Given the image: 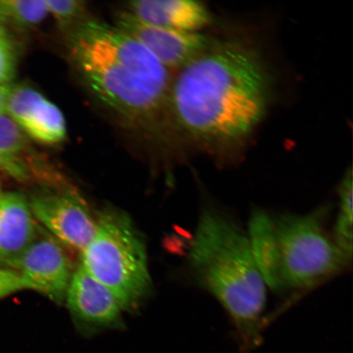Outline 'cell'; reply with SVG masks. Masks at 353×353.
<instances>
[{
	"label": "cell",
	"instance_id": "cell-9",
	"mask_svg": "<svg viewBox=\"0 0 353 353\" xmlns=\"http://www.w3.org/2000/svg\"><path fill=\"white\" fill-rule=\"evenodd\" d=\"M26 288L52 301H64L73 275L72 263L63 246L50 236H38L16 268Z\"/></svg>",
	"mask_w": 353,
	"mask_h": 353
},
{
	"label": "cell",
	"instance_id": "cell-3",
	"mask_svg": "<svg viewBox=\"0 0 353 353\" xmlns=\"http://www.w3.org/2000/svg\"><path fill=\"white\" fill-rule=\"evenodd\" d=\"M190 267L196 280L222 304L236 329L241 353H251L260 342L266 284L248 235L229 217L203 209L190 250Z\"/></svg>",
	"mask_w": 353,
	"mask_h": 353
},
{
	"label": "cell",
	"instance_id": "cell-16",
	"mask_svg": "<svg viewBox=\"0 0 353 353\" xmlns=\"http://www.w3.org/2000/svg\"><path fill=\"white\" fill-rule=\"evenodd\" d=\"M48 14L68 32L87 19L85 3L77 0H46Z\"/></svg>",
	"mask_w": 353,
	"mask_h": 353
},
{
	"label": "cell",
	"instance_id": "cell-2",
	"mask_svg": "<svg viewBox=\"0 0 353 353\" xmlns=\"http://www.w3.org/2000/svg\"><path fill=\"white\" fill-rule=\"evenodd\" d=\"M68 59L87 90L131 129L157 132L170 108L168 70L117 26L87 19L65 32Z\"/></svg>",
	"mask_w": 353,
	"mask_h": 353
},
{
	"label": "cell",
	"instance_id": "cell-17",
	"mask_svg": "<svg viewBox=\"0 0 353 353\" xmlns=\"http://www.w3.org/2000/svg\"><path fill=\"white\" fill-rule=\"evenodd\" d=\"M19 54L8 30L0 32V85H10L17 74Z\"/></svg>",
	"mask_w": 353,
	"mask_h": 353
},
{
	"label": "cell",
	"instance_id": "cell-12",
	"mask_svg": "<svg viewBox=\"0 0 353 353\" xmlns=\"http://www.w3.org/2000/svg\"><path fill=\"white\" fill-rule=\"evenodd\" d=\"M125 11L145 23L180 32H198L212 21L208 8L192 0H141L128 3Z\"/></svg>",
	"mask_w": 353,
	"mask_h": 353
},
{
	"label": "cell",
	"instance_id": "cell-20",
	"mask_svg": "<svg viewBox=\"0 0 353 353\" xmlns=\"http://www.w3.org/2000/svg\"><path fill=\"white\" fill-rule=\"evenodd\" d=\"M2 30H7L6 25L4 23V21L2 19V17L0 16V32H2Z\"/></svg>",
	"mask_w": 353,
	"mask_h": 353
},
{
	"label": "cell",
	"instance_id": "cell-13",
	"mask_svg": "<svg viewBox=\"0 0 353 353\" xmlns=\"http://www.w3.org/2000/svg\"><path fill=\"white\" fill-rule=\"evenodd\" d=\"M29 148L26 137L7 114H0V170L12 178H29Z\"/></svg>",
	"mask_w": 353,
	"mask_h": 353
},
{
	"label": "cell",
	"instance_id": "cell-21",
	"mask_svg": "<svg viewBox=\"0 0 353 353\" xmlns=\"http://www.w3.org/2000/svg\"><path fill=\"white\" fill-rule=\"evenodd\" d=\"M3 192H1V188H0V197H1Z\"/></svg>",
	"mask_w": 353,
	"mask_h": 353
},
{
	"label": "cell",
	"instance_id": "cell-19",
	"mask_svg": "<svg viewBox=\"0 0 353 353\" xmlns=\"http://www.w3.org/2000/svg\"><path fill=\"white\" fill-rule=\"evenodd\" d=\"M12 85H0V114H6L8 96H10Z\"/></svg>",
	"mask_w": 353,
	"mask_h": 353
},
{
	"label": "cell",
	"instance_id": "cell-10",
	"mask_svg": "<svg viewBox=\"0 0 353 353\" xmlns=\"http://www.w3.org/2000/svg\"><path fill=\"white\" fill-rule=\"evenodd\" d=\"M6 114L26 135L39 143L57 145L65 139L63 112L32 87L12 85Z\"/></svg>",
	"mask_w": 353,
	"mask_h": 353
},
{
	"label": "cell",
	"instance_id": "cell-4",
	"mask_svg": "<svg viewBox=\"0 0 353 353\" xmlns=\"http://www.w3.org/2000/svg\"><path fill=\"white\" fill-rule=\"evenodd\" d=\"M325 213L272 217L274 267L269 288L277 293L310 290L352 263L325 228Z\"/></svg>",
	"mask_w": 353,
	"mask_h": 353
},
{
	"label": "cell",
	"instance_id": "cell-5",
	"mask_svg": "<svg viewBox=\"0 0 353 353\" xmlns=\"http://www.w3.org/2000/svg\"><path fill=\"white\" fill-rule=\"evenodd\" d=\"M81 266L112 292L123 310L138 307L151 288L143 238L125 214L109 210L97 220Z\"/></svg>",
	"mask_w": 353,
	"mask_h": 353
},
{
	"label": "cell",
	"instance_id": "cell-15",
	"mask_svg": "<svg viewBox=\"0 0 353 353\" xmlns=\"http://www.w3.org/2000/svg\"><path fill=\"white\" fill-rule=\"evenodd\" d=\"M352 170H350L339 185V209L332 233L339 248L350 259H352Z\"/></svg>",
	"mask_w": 353,
	"mask_h": 353
},
{
	"label": "cell",
	"instance_id": "cell-18",
	"mask_svg": "<svg viewBox=\"0 0 353 353\" xmlns=\"http://www.w3.org/2000/svg\"><path fill=\"white\" fill-rule=\"evenodd\" d=\"M22 290L28 288L19 272L0 268V299Z\"/></svg>",
	"mask_w": 353,
	"mask_h": 353
},
{
	"label": "cell",
	"instance_id": "cell-1",
	"mask_svg": "<svg viewBox=\"0 0 353 353\" xmlns=\"http://www.w3.org/2000/svg\"><path fill=\"white\" fill-rule=\"evenodd\" d=\"M271 78L253 47L237 39L214 41L180 69L172 82L170 109L182 130L212 148L248 138L266 116Z\"/></svg>",
	"mask_w": 353,
	"mask_h": 353
},
{
	"label": "cell",
	"instance_id": "cell-8",
	"mask_svg": "<svg viewBox=\"0 0 353 353\" xmlns=\"http://www.w3.org/2000/svg\"><path fill=\"white\" fill-rule=\"evenodd\" d=\"M116 26L143 44L168 70L182 69L208 50L214 41L201 33L145 23L126 11L118 13Z\"/></svg>",
	"mask_w": 353,
	"mask_h": 353
},
{
	"label": "cell",
	"instance_id": "cell-6",
	"mask_svg": "<svg viewBox=\"0 0 353 353\" xmlns=\"http://www.w3.org/2000/svg\"><path fill=\"white\" fill-rule=\"evenodd\" d=\"M29 204L34 218L61 244L82 252L94 236L97 220L72 192H43L33 196Z\"/></svg>",
	"mask_w": 353,
	"mask_h": 353
},
{
	"label": "cell",
	"instance_id": "cell-14",
	"mask_svg": "<svg viewBox=\"0 0 353 353\" xmlns=\"http://www.w3.org/2000/svg\"><path fill=\"white\" fill-rule=\"evenodd\" d=\"M48 15L46 0H0V16L6 26L32 29Z\"/></svg>",
	"mask_w": 353,
	"mask_h": 353
},
{
	"label": "cell",
	"instance_id": "cell-11",
	"mask_svg": "<svg viewBox=\"0 0 353 353\" xmlns=\"http://www.w3.org/2000/svg\"><path fill=\"white\" fill-rule=\"evenodd\" d=\"M37 237L34 216L24 196L3 193L0 197V262L16 269Z\"/></svg>",
	"mask_w": 353,
	"mask_h": 353
},
{
	"label": "cell",
	"instance_id": "cell-7",
	"mask_svg": "<svg viewBox=\"0 0 353 353\" xmlns=\"http://www.w3.org/2000/svg\"><path fill=\"white\" fill-rule=\"evenodd\" d=\"M65 299L77 328L85 335L123 327L121 304L81 265L73 272Z\"/></svg>",
	"mask_w": 353,
	"mask_h": 353
}]
</instances>
